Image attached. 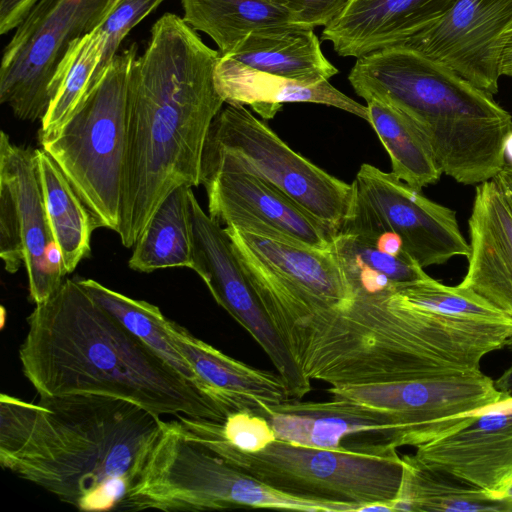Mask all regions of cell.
I'll return each mask as SVG.
<instances>
[{"label":"cell","mask_w":512,"mask_h":512,"mask_svg":"<svg viewBox=\"0 0 512 512\" xmlns=\"http://www.w3.org/2000/svg\"><path fill=\"white\" fill-rule=\"evenodd\" d=\"M510 337L512 317L452 316L393 291L356 294L313 322L299 366L311 381L331 387L468 374Z\"/></svg>","instance_id":"277c9868"},{"label":"cell","mask_w":512,"mask_h":512,"mask_svg":"<svg viewBox=\"0 0 512 512\" xmlns=\"http://www.w3.org/2000/svg\"><path fill=\"white\" fill-rule=\"evenodd\" d=\"M119 0H36L4 49L0 102L21 120H42L49 88L71 43L98 28Z\"/></svg>","instance_id":"30bf717a"},{"label":"cell","mask_w":512,"mask_h":512,"mask_svg":"<svg viewBox=\"0 0 512 512\" xmlns=\"http://www.w3.org/2000/svg\"><path fill=\"white\" fill-rule=\"evenodd\" d=\"M496 389L504 394H512V365L494 381Z\"/></svg>","instance_id":"f35d334b"},{"label":"cell","mask_w":512,"mask_h":512,"mask_svg":"<svg viewBox=\"0 0 512 512\" xmlns=\"http://www.w3.org/2000/svg\"><path fill=\"white\" fill-rule=\"evenodd\" d=\"M403 301L452 316L497 320L510 317L469 289L446 286L430 276L396 287Z\"/></svg>","instance_id":"d6a6232c"},{"label":"cell","mask_w":512,"mask_h":512,"mask_svg":"<svg viewBox=\"0 0 512 512\" xmlns=\"http://www.w3.org/2000/svg\"><path fill=\"white\" fill-rule=\"evenodd\" d=\"M241 172L256 176L339 233L348 219L354 188L292 150L267 124L242 105H230L213 120L201 173Z\"/></svg>","instance_id":"9c48e42d"},{"label":"cell","mask_w":512,"mask_h":512,"mask_svg":"<svg viewBox=\"0 0 512 512\" xmlns=\"http://www.w3.org/2000/svg\"><path fill=\"white\" fill-rule=\"evenodd\" d=\"M366 237V236H365ZM370 238V237H368ZM372 239L373 243L383 252L391 255H400L406 252L403 248V241L396 233L384 231Z\"/></svg>","instance_id":"8d00e7d4"},{"label":"cell","mask_w":512,"mask_h":512,"mask_svg":"<svg viewBox=\"0 0 512 512\" xmlns=\"http://www.w3.org/2000/svg\"><path fill=\"white\" fill-rule=\"evenodd\" d=\"M511 37L512 0H456L436 24L398 46L443 63L493 95Z\"/></svg>","instance_id":"9a60e30c"},{"label":"cell","mask_w":512,"mask_h":512,"mask_svg":"<svg viewBox=\"0 0 512 512\" xmlns=\"http://www.w3.org/2000/svg\"><path fill=\"white\" fill-rule=\"evenodd\" d=\"M350 215L340 232L373 238L391 231L422 268L470 254L456 212L423 196L392 172L364 163L354 181Z\"/></svg>","instance_id":"8fae6325"},{"label":"cell","mask_w":512,"mask_h":512,"mask_svg":"<svg viewBox=\"0 0 512 512\" xmlns=\"http://www.w3.org/2000/svg\"><path fill=\"white\" fill-rule=\"evenodd\" d=\"M347 398L390 413L404 433V445L419 447L470 423L479 413L506 402L482 371L420 378L380 385L330 387Z\"/></svg>","instance_id":"4fadbf2b"},{"label":"cell","mask_w":512,"mask_h":512,"mask_svg":"<svg viewBox=\"0 0 512 512\" xmlns=\"http://www.w3.org/2000/svg\"><path fill=\"white\" fill-rule=\"evenodd\" d=\"M404 473L392 511L511 512L506 498L466 484L418 463L413 456L402 457Z\"/></svg>","instance_id":"484cf974"},{"label":"cell","mask_w":512,"mask_h":512,"mask_svg":"<svg viewBox=\"0 0 512 512\" xmlns=\"http://www.w3.org/2000/svg\"><path fill=\"white\" fill-rule=\"evenodd\" d=\"M223 56L253 69L305 84L328 81L338 73V69L324 56L313 29L300 25L255 30Z\"/></svg>","instance_id":"cb8c5ba5"},{"label":"cell","mask_w":512,"mask_h":512,"mask_svg":"<svg viewBox=\"0 0 512 512\" xmlns=\"http://www.w3.org/2000/svg\"><path fill=\"white\" fill-rule=\"evenodd\" d=\"M188 203L192 270L204 281L215 301L261 346L284 381L290 398L302 399L312 389L311 380L296 363L261 307L228 233L203 211L192 188Z\"/></svg>","instance_id":"5bb4252c"},{"label":"cell","mask_w":512,"mask_h":512,"mask_svg":"<svg viewBox=\"0 0 512 512\" xmlns=\"http://www.w3.org/2000/svg\"><path fill=\"white\" fill-rule=\"evenodd\" d=\"M44 205L66 274L91 251L93 218L54 159L35 149Z\"/></svg>","instance_id":"d4e9b609"},{"label":"cell","mask_w":512,"mask_h":512,"mask_svg":"<svg viewBox=\"0 0 512 512\" xmlns=\"http://www.w3.org/2000/svg\"><path fill=\"white\" fill-rule=\"evenodd\" d=\"M36 0H0V34L15 29Z\"/></svg>","instance_id":"d590c367"},{"label":"cell","mask_w":512,"mask_h":512,"mask_svg":"<svg viewBox=\"0 0 512 512\" xmlns=\"http://www.w3.org/2000/svg\"><path fill=\"white\" fill-rule=\"evenodd\" d=\"M330 249L353 295L393 291L429 276L408 253L388 254L362 235L339 232Z\"/></svg>","instance_id":"f1b7e54d"},{"label":"cell","mask_w":512,"mask_h":512,"mask_svg":"<svg viewBox=\"0 0 512 512\" xmlns=\"http://www.w3.org/2000/svg\"><path fill=\"white\" fill-rule=\"evenodd\" d=\"M27 324L19 358L40 397H113L157 417L223 422L229 414L129 332L78 280L64 279L36 304Z\"/></svg>","instance_id":"3957f363"},{"label":"cell","mask_w":512,"mask_h":512,"mask_svg":"<svg viewBox=\"0 0 512 512\" xmlns=\"http://www.w3.org/2000/svg\"><path fill=\"white\" fill-rule=\"evenodd\" d=\"M225 230L235 246L300 294L317 312V318L354 297L330 248H314L231 226Z\"/></svg>","instance_id":"44dd1931"},{"label":"cell","mask_w":512,"mask_h":512,"mask_svg":"<svg viewBox=\"0 0 512 512\" xmlns=\"http://www.w3.org/2000/svg\"><path fill=\"white\" fill-rule=\"evenodd\" d=\"M369 124L387 151L392 173L420 191L436 183L443 174L433 151L417 126L398 109L376 101H366Z\"/></svg>","instance_id":"f546056e"},{"label":"cell","mask_w":512,"mask_h":512,"mask_svg":"<svg viewBox=\"0 0 512 512\" xmlns=\"http://www.w3.org/2000/svg\"><path fill=\"white\" fill-rule=\"evenodd\" d=\"M505 347H507L509 350H512V337H510L506 344H505Z\"/></svg>","instance_id":"7bdbcfd3"},{"label":"cell","mask_w":512,"mask_h":512,"mask_svg":"<svg viewBox=\"0 0 512 512\" xmlns=\"http://www.w3.org/2000/svg\"><path fill=\"white\" fill-rule=\"evenodd\" d=\"M468 226V269L458 285L512 317V210L493 179L476 187Z\"/></svg>","instance_id":"ffe728a7"},{"label":"cell","mask_w":512,"mask_h":512,"mask_svg":"<svg viewBox=\"0 0 512 512\" xmlns=\"http://www.w3.org/2000/svg\"><path fill=\"white\" fill-rule=\"evenodd\" d=\"M254 413L267 419L277 439L296 445L376 454L405 446L403 429L390 413L347 398L290 399Z\"/></svg>","instance_id":"2e32d148"},{"label":"cell","mask_w":512,"mask_h":512,"mask_svg":"<svg viewBox=\"0 0 512 512\" xmlns=\"http://www.w3.org/2000/svg\"><path fill=\"white\" fill-rule=\"evenodd\" d=\"M187 430L228 463L275 490L298 498L352 504L356 512L374 502L391 503L403 479L404 462L397 451H342L276 439L252 453L209 433Z\"/></svg>","instance_id":"ba28073f"},{"label":"cell","mask_w":512,"mask_h":512,"mask_svg":"<svg viewBox=\"0 0 512 512\" xmlns=\"http://www.w3.org/2000/svg\"><path fill=\"white\" fill-rule=\"evenodd\" d=\"M0 257L15 273L23 264L30 298L46 301L67 275L47 218L36 150L0 133Z\"/></svg>","instance_id":"7c38bea8"},{"label":"cell","mask_w":512,"mask_h":512,"mask_svg":"<svg viewBox=\"0 0 512 512\" xmlns=\"http://www.w3.org/2000/svg\"><path fill=\"white\" fill-rule=\"evenodd\" d=\"M183 20L207 34L221 56L251 32L272 26L299 25L288 11L266 0H180ZM301 26V25H300Z\"/></svg>","instance_id":"4316f807"},{"label":"cell","mask_w":512,"mask_h":512,"mask_svg":"<svg viewBox=\"0 0 512 512\" xmlns=\"http://www.w3.org/2000/svg\"><path fill=\"white\" fill-rule=\"evenodd\" d=\"M137 52L133 43L117 54L68 121L41 143L88 209L95 227L116 233L126 146L127 83Z\"/></svg>","instance_id":"52a82bcc"},{"label":"cell","mask_w":512,"mask_h":512,"mask_svg":"<svg viewBox=\"0 0 512 512\" xmlns=\"http://www.w3.org/2000/svg\"><path fill=\"white\" fill-rule=\"evenodd\" d=\"M504 158L505 164L512 166V131L508 134L504 142Z\"/></svg>","instance_id":"60d3db41"},{"label":"cell","mask_w":512,"mask_h":512,"mask_svg":"<svg viewBox=\"0 0 512 512\" xmlns=\"http://www.w3.org/2000/svg\"><path fill=\"white\" fill-rule=\"evenodd\" d=\"M209 216L220 225L329 249L338 234L270 184L241 172H203Z\"/></svg>","instance_id":"e0dca14e"},{"label":"cell","mask_w":512,"mask_h":512,"mask_svg":"<svg viewBox=\"0 0 512 512\" xmlns=\"http://www.w3.org/2000/svg\"><path fill=\"white\" fill-rule=\"evenodd\" d=\"M291 13L296 22L312 28L331 24L349 0H266Z\"/></svg>","instance_id":"e575fe53"},{"label":"cell","mask_w":512,"mask_h":512,"mask_svg":"<svg viewBox=\"0 0 512 512\" xmlns=\"http://www.w3.org/2000/svg\"><path fill=\"white\" fill-rule=\"evenodd\" d=\"M104 45L99 28L71 43L50 84L51 101L41 120L40 144L59 131L93 87Z\"/></svg>","instance_id":"4dcf8cb0"},{"label":"cell","mask_w":512,"mask_h":512,"mask_svg":"<svg viewBox=\"0 0 512 512\" xmlns=\"http://www.w3.org/2000/svg\"><path fill=\"white\" fill-rule=\"evenodd\" d=\"M251 507L305 512H356L348 503L298 498L258 481L199 441L176 418L161 433L126 511H213Z\"/></svg>","instance_id":"8992f818"},{"label":"cell","mask_w":512,"mask_h":512,"mask_svg":"<svg viewBox=\"0 0 512 512\" xmlns=\"http://www.w3.org/2000/svg\"><path fill=\"white\" fill-rule=\"evenodd\" d=\"M512 210V166L505 164L493 178Z\"/></svg>","instance_id":"74e56055"},{"label":"cell","mask_w":512,"mask_h":512,"mask_svg":"<svg viewBox=\"0 0 512 512\" xmlns=\"http://www.w3.org/2000/svg\"><path fill=\"white\" fill-rule=\"evenodd\" d=\"M163 419L100 395L0 396V464L81 511L126 510Z\"/></svg>","instance_id":"7a4b0ae2"},{"label":"cell","mask_w":512,"mask_h":512,"mask_svg":"<svg viewBox=\"0 0 512 512\" xmlns=\"http://www.w3.org/2000/svg\"><path fill=\"white\" fill-rule=\"evenodd\" d=\"M195 31L178 15L163 14L129 71L117 231L127 248L170 192L201 184L206 139L225 102L215 84L220 53Z\"/></svg>","instance_id":"6da1fadb"},{"label":"cell","mask_w":512,"mask_h":512,"mask_svg":"<svg viewBox=\"0 0 512 512\" xmlns=\"http://www.w3.org/2000/svg\"><path fill=\"white\" fill-rule=\"evenodd\" d=\"M215 84L225 103L250 106L263 119H272L285 103H315L339 108L369 123V111L328 81L305 84L248 67L220 56Z\"/></svg>","instance_id":"603a6c76"},{"label":"cell","mask_w":512,"mask_h":512,"mask_svg":"<svg viewBox=\"0 0 512 512\" xmlns=\"http://www.w3.org/2000/svg\"><path fill=\"white\" fill-rule=\"evenodd\" d=\"M510 400L417 447L413 458L431 470L505 498L512 488V409L506 408Z\"/></svg>","instance_id":"ac0fdd59"},{"label":"cell","mask_w":512,"mask_h":512,"mask_svg":"<svg viewBox=\"0 0 512 512\" xmlns=\"http://www.w3.org/2000/svg\"><path fill=\"white\" fill-rule=\"evenodd\" d=\"M512 77V37L510 38L502 57L501 76Z\"/></svg>","instance_id":"ab89813d"},{"label":"cell","mask_w":512,"mask_h":512,"mask_svg":"<svg viewBox=\"0 0 512 512\" xmlns=\"http://www.w3.org/2000/svg\"><path fill=\"white\" fill-rule=\"evenodd\" d=\"M78 281L87 293L129 332L200 388L197 376L173 339L170 331L171 320L167 319L157 306L130 298L93 279Z\"/></svg>","instance_id":"1f68e13d"},{"label":"cell","mask_w":512,"mask_h":512,"mask_svg":"<svg viewBox=\"0 0 512 512\" xmlns=\"http://www.w3.org/2000/svg\"><path fill=\"white\" fill-rule=\"evenodd\" d=\"M192 187L179 186L162 201L138 239L129 267L151 273L159 269H193L188 195Z\"/></svg>","instance_id":"83f0119b"},{"label":"cell","mask_w":512,"mask_h":512,"mask_svg":"<svg viewBox=\"0 0 512 512\" xmlns=\"http://www.w3.org/2000/svg\"><path fill=\"white\" fill-rule=\"evenodd\" d=\"M456 0H349L322 31L337 54L359 58L398 46L436 24Z\"/></svg>","instance_id":"d6986e66"},{"label":"cell","mask_w":512,"mask_h":512,"mask_svg":"<svg viewBox=\"0 0 512 512\" xmlns=\"http://www.w3.org/2000/svg\"><path fill=\"white\" fill-rule=\"evenodd\" d=\"M348 80L365 101L388 104L411 119L442 173L456 182L480 184L504 167L512 115L443 63L387 47L356 58Z\"/></svg>","instance_id":"5b68a950"},{"label":"cell","mask_w":512,"mask_h":512,"mask_svg":"<svg viewBox=\"0 0 512 512\" xmlns=\"http://www.w3.org/2000/svg\"><path fill=\"white\" fill-rule=\"evenodd\" d=\"M505 498L507 500H509L512 504V488L507 492V494L505 495Z\"/></svg>","instance_id":"b9f144b4"},{"label":"cell","mask_w":512,"mask_h":512,"mask_svg":"<svg viewBox=\"0 0 512 512\" xmlns=\"http://www.w3.org/2000/svg\"><path fill=\"white\" fill-rule=\"evenodd\" d=\"M173 339L198 378L201 390L229 413L255 412L290 400L278 373L257 369L196 338L171 321Z\"/></svg>","instance_id":"7402d4cb"},{"label":"cell","mask_w":512,"mask_h":512,"mask_svg":"<svg viewBox=\"0 0 512 512\" xmlns=\"http://www.w3.org/2000/svg\"><path fill=\"white\" fill-rule=\"evenodd\" d=\"M164 0H119L108 17L98 27L105 45L101 63L96 71L94 85L117 55V50L133 27ZM93 85V86H94Z\"/></svg>","instance_id":"836d02e7"}]
</instances>
